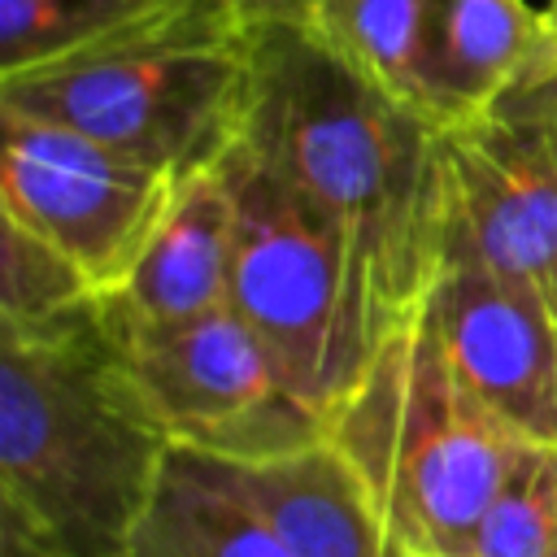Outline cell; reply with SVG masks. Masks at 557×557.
Instances as JSON below:
<instances>
[{"mask_svg":"<svg viewBox=\"0 0 557 557\" xmlns=\"http://www.w3.org/2000/svg\"><path fill=\"white\" fill-rule=\"evenodd\" d=\"M348 244L392 335L444 261L453 200L444 131L392 100L300 22L252 26V104L239 139Z\"/></svg>","mask_w":557,"mask_h":557,"instance_id":"1","label":"cell"},{"mask_svg":"<svg viewBox=\"0 0 557 557\" xmlns=\"http://www.w3.org/2000/svg\"><path fill=\"white\" fill-rule=\"evenodd\" d=\"M170 448L100 305L0 326V531L48 557H126Z\"/></svg>","mask_w":557,"mask_h":557,"instance_id":"2","label":"cell"},{"mask_svg":"<svg viewBox=\"0 0 557 557\" xmlns=\"http://www.w3.org/2000/svg\"><path fill=\"white\" fill-rule=\"evenodd\" d=\"M326 440L366 483L392 553L426 557H470L474 527L527 444L461 383L426 309L379 344L331 409Z\"/></svg>","mask_w":557,"mask_h":557,"instance_id":"3","label":"cell"},{"mask_svg":"<svg viewBox=\"0 0 557 557\" xmlns=\"http://www.w3.org/2000/svg\"><path fill=\"white\" fill-rule=\"evenodd\" d=\"M252 104V26L213 0L139 44L0 78V113L70 126L174 183L218 170Z\"/></svg>","mask_w":557,"mask_h":557,"instance_id":"4","label":"cell"},{"mask_svg":"<svg viewBox=\"0 0 557 557\" xmlns=\"http://www.w3.org/2000/svg\"><path fill=\"white\" fill-rule=\"evenodd\" d=\"M231 196L226 305L261 339L283 383L322 422L387 339L344 235L244 144L218 165Z\"/></svg>","mask_w":557,"mask_h":557,"instance_id":"5","label":"cell"},{"mask_svg":"<svg viewBox=\"0 0 557 557\" xmlns=\"http://www.w3.org/2000/svg\"><path fill=\"white\" fill-rule=\"evenodd\" d=\"M104 326L122 366L174 448L222 461H261L326 435L278 374L244 318L222 305L187 322H122L104 305Z\"/></svg>","mask_w":557,"mask_h":557,"instance_id":"6","label":"cell"},{"mask_svg":"<svg viewBox=\"0 0 557 557\" xmlns=\"http://www.w3.org/2000/svg\"><path fill=\"white\" fill-rule=\"evenodd\" d=\"M0 218L61 248L104 296L122 287L178 183L104 144L22 113H0Z\"/></svg>","mask_w":557,"mask_h":557,"instance_id":"7","label":"cell"},{"mask_svg":"<svg viewBox=\"0 0 557 557\" xmlns=\"http://www.w3.org/2000/svg\"><path fill=\"white\" fill-rule=\"evenodd\" d=\"M453 231L557 313V74L444 131Z\"/></svg>","mask_w":557,"mask_h":557,"instance_id":"8","label":"cell"},{"mask_svg":"<svg viewBox=\"0 0 557 557\" xmlns=\"http://www.w3.org/2000/svg\"><path fill=\"white\" fill-rule=\"evenodd\" d=\"M422 309L461 383L518 440L557 448V313L492 270L453 222Z\"/></svg>","mask_w":557,"mask_h":557,"instance_id":"9","label":"cell"},{"mask_svg":"<svg viewBox=\"0 0 557 557\" xmlns=\"http://www.w3.org/2000/svg\"><path fill=\"white\" fill-rule=\"evenodd\" d=\"M557 74L544 9L527 0H431L426 100L440 131L500 104L522 83Z\"/></svg>","mask_w":557,"mask_h":557,"instance_id":"10","label":"cell"},{"mask_svg":"<svg viewBox=\"0 0 557 557\" xmlns=\"http://www.w3.org/2000/svg\"><path fill=\"white\" fill-rule=\"evenodd\" d=\"M226 470L292 557H392L366 483L326 435L278 457L226 461Z\"/></svg>","mask_w":557,"mask_h":557,"instance_id":"11","label":"cell"},{"mask_svg":"<svg viewBox=\"0 0 557 557\" xmlns=\"http://www.w3.org/2000/svg\"><path fill=\"white\" fill-rule=\"evenodd\" d=\"M231 296V196L218 170L178 183L131 274L100 305L122 322H187Z\"/></svg>","mask_w":557,"mask_h":557,"instance_id":"12","label":"cell"},{"mask_svg":"<svg viewBox=\"0 0 557 557\" xmlns=\"http://www.w3.org/2000/svg\"><path fill=\"white\" fill-rule=\"evenodd\" d=\"M126 557H292L239 496L222 457L170 448Z\"/></svg>","mask_w":557,"mask_h":557,"instance_id":"13","label":"cell"},{"mask_svg":"<svg viewBox=\"0 0 557 557\" xmlns=\"http://www.w3.org/2000/svg\"><path fill=\"white\" fill-rule=\"evenodd\" d=\"M209 4L213 0H0V78L139 44Z\"/></svg>","mask_w":557,"mask_h":557,"instance_id":"14","label":"cell"},{"mask_svg":"<svg viewBox=\"0 0 557 557\" xmlns=\"http://www.w3.org/2000/svg\"><path fill=\"white\" fill-rule=\"evenodd\" d=\"M300 26L379 91L431 117V0H309Z\"/></svg>","mask_w":557,"mask_h":557,"instance_id":"15","label":"cell"},{"mask_svg":"<svg viewBox=\"0 0 557 557\" xmlns=\"http://www.w3.org/2000/svg\"><path fill=\"white\" fill-rule=\"evenodd\" d=\"M100 305L91 278L48 239L0 218V326L39 331Z\"/></svg>","mask_w":557,"mask_h":557,"instance_id":"16","label":"cell"},{"mask_svg":"<svg viewBox=\"0 0 557 557\" xmlns=\"http://www.w3.org/2000/svg\"><path fill=\"white\" fill-rule=\"evenodd\" d=\"M557 548V448L522 444L492 505L483 509L470 557H548Z\"/></svg>","mask_w":557,"mask_h":557,"instance_id":"17","label":"cell"},{"mask_svg":"<svg viewBox=\"0 0 557 557\" xmlns=\"http://www.w3.org/2000/svg\"><path fill=\"white\" fill-rule=\"evenodd\" d=\"M309 0H231V9L248 26H274V22H300Z\"/></svg>","mask_w":557,"mask_h":557,"instance_id":"18","label":"cell"},{"mask_svg":"<svg viewBox=\"0 0 557 557\" xmlns=\"http://www.w3.org/2000/svg\"><path fill=\"white\" fill-rule=\"evenodd\" d=\"M0 557H48V553H39V548H30L26 540H17V535L0 531Z\"/></svg>","mask_w":557,"mask_h":557,"instance_id":"19","label":"cell"},{"mask_svg":"<svg viewBox=\"0 0 557 557\" xmlns=\"http://www.w3.org/2000/svg\"><path fill=\"white\" fill-rule=\"evenodd\" d=\"M544 35H548V48H553V61H557V0L544 4Z\"/></svg>","mask_w":557,"mask_h":557,"instance_id":"20","label":"cell"},{"mask_svg":"<svg viewBox=\"0 0 557 557\" xmlns=\"http://www.w3.org/2000/svg\"><path fill=\"white\" fill-rule=\"evenodd\" d=\"M392 557H426V553H392Z\"/></svg>","mask_w":557,"mask_h":557,"instance_id":"21","label":"cell"},{"mask_svg":"<svg viewBox=\"0 0 557 557\" xmlns=\"http://www.w3.org/2000/svg\"><path fill=\"white\" fill-rule=\"evenodd\" d=\"M548 557H557V548H553V553H548Z\"/></svg>","mask_w":557,"mask_h":557,"instance_id":"22","label":"cell"}]
</instances>
